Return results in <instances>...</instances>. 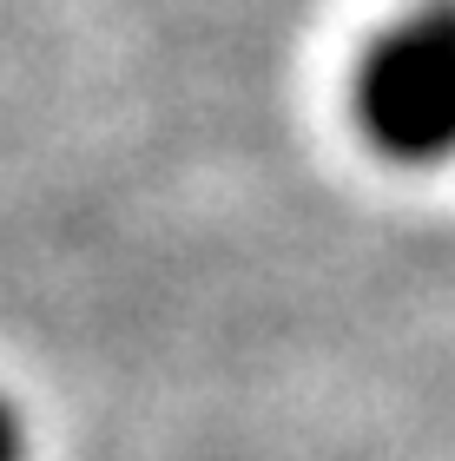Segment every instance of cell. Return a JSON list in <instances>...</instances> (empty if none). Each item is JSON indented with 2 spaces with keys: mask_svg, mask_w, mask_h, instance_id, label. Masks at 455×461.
Wrapping results in <instances>:
<instances>
[{
  "mask_svg": "<svg viewBox=\"0 0 455 461\" xmlns=\"http://www.w3.org/2000/svg\"><path fill=\"white\" fill-rule=\"evenodd\" d=\"M357 119L369 145L389 158H455V0H429L403 14L363 53Z\"/></svg>",
  "mask_w": 455,
  "mask_h": 461,
  "instance_id": "1",
  "label": "cell"
},
{
  "mask_svg": "<svg viewBox=\"0 0 455 461\" xmlns=\"http://www.w3.org/2000/svg\"><path fill=\"white\" fill-rule=\"evenodd\" d=\"M0 461H27V442H20V422L7 402H0Z\"/></svg>",
  "mask_w": 455,
  "mask_h": 461,
  "instance_id": "2",
  "label": "cell"
}]
</instances>
